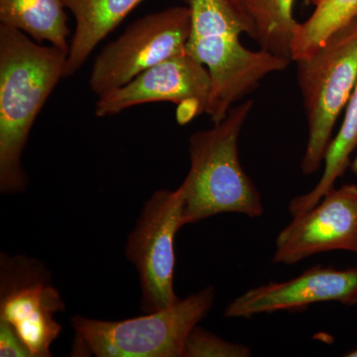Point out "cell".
Listing matches in <instances>:
<instances>
[{"mask_svg": "<svg viewBox=\"0 0 357 357\" xmlns=\"http://www.w3.org/2000/svg\"><path fill=\"white\" fill-rule=\"evenodd\" d=\"M190 30L189 6L171 7L136 20L96 59L89 77L91 91L105 95L145 70L185 53Z\"/></svg>", "mask_w": 357, "mask_h": 357, "instance_id": "obj_6", "label": "cell"}, {"mask_svg": "<svg viewBox=\"0 0 357 357\" xmlns=\"http://www.w3.org/2000/svg\"><path fill=\"white\" fill-rule=\"evenodd\" d=\"M191 9V30L185 52L210 73L211 89L206 114L213 123L271 73L285 70L291 61L241 44V33L255 29L237 0H185Z\"/></svg>", "mask_w": 357, "mask_h": 357, "instance_id": "obj_2", "label": "cell"}, {"mask_svg": "<svg viewBox=\"0 0 357 357\" xmlns=\"http://www.w3.org/2000/svg\"><path fill=\"white\" fill-rule=\"evenodd\" d=\"M326 302L356 306L357 266L337 269L331 265H317L291 280L250 289L230 303L225 317L249 319Z\"/></svg>", "mask_w": 357, "mask_h": 357, "instance_id": "obj_11", "label": "cell"}, {"mask_svg": "<svg viewBox=\"0 0 357 357\" xmlns=\"http://www.w3.org/2000/svg\"><path fill=\"white\" fill-rule=\"evenodd\" d=\"M352 172L356 173L357 175V155L356 159L354 160V162L351 164Z\"/></svg>", "mask_w": 357, "mask_h": 357, "instance_id": "obj_20", "label": "cell"}, {"mask_svg": "<svg viewBox=\"0 0 357 357\" xmlns=\"http://www.w3.org/2000/svg\"><path fill=\"white\" fill-rule=\"evenodd\" d=\"M142 0H63L76 20L65 77L73 76L91 52Z\"/></svg>", "mask_w": 357, "mask_h": 357, "instance_id": "obj_12", "label": "cell"}, {"mask_svg": "<svg viewBox=\"0 0 357 357\" xmlns=\"http://www.w3.org/2000/svg\"><path fill=\"white\" fill-rule=\"evenodd\" d=\"M65 8L63 0H0V21L69 54Z\"/></svg>", "mask_w": 357, "mask_h": 357, "instance_id": "obj_13", "label": "cell"}, {"mask_svg": "<svg viewBox=\"0 0 357 357\" xmlns=\"http://www.w3.org/2000/svg\"><path fill=\"white\" fill-rule=\"evenodd\" d=\"M296 63L309 129L301 170L307 176L323 165L338 116L357 83V20Z\"/></svg>", "mask_w": 357, "mask_h": 357, "instance_id": "obj_5", "label": "cell"}, {"mask_svg": "<svg viewBox=\"0 0 357 357\" xmlns=\"http://www.w3.org/2000/svg\"><path fill=\"white\" fill-rule=\"evenodd\" d=\"M0 356L33 357L13 326L3 319H0Z\"/></svg>", "mask_w": 357, "mask_h": 357, "instance_id": "obj_18", "label": "cell"}, {"mask_svg": "<svg viewBox=\"0 0 357 357\" xmlns=\"http://www.w3.org/2000/svg\"><path fill=\"white\" fill-rule=\"evenodd\" d=\"M331 251L357 255V185L326 192L316 206L293 217L275 241L273 262L297 264Z\"/></svg>", "mask_w": 357, "mask_h": 357, "instance_id": "obj_10", "label": "cell"}, {"mask_svg": "<svg viewBox=\"0 0 357 357\" xmlns=\"http://www.w3.org/2000/svg\"><path fill=\"white\" fill-rule=\"evenodd\" d=\"M344 356L347 357H357V347L356 349H352V351L347 352L344 354Z\"/></svg>", "mask_w": 357, "mask_h": 357, "instance_id": "obj_19", "label": "cell"}, {"mask_svg": "<svg viewBox=\"0 0 357 357\" xmlns=\"http://www.w3.org/2000/svg\"><path fill=\"white\" fill-rule=\"evenodd\" d=\"M65 303L46 267L25 256L0 257V319L13 326L33 357L51 356L62 326L55 314Z\"/></svg>", "mask_w": 357, "mask_h": 357, "instance_id": "obj_8", "label": "cell"}, {"mask_svg": "<svg viewBox=\"0 0 357 357\" xmlns=\"http://www.w3.org/2000/svg\"><path fill=\"white\" fill-rule=\"evenodd\" d=\"M255 29L253 39L262 50L291 60V42L297 21L294 0H237Z\"/></svg>", "mask_w": 357, "mask_h": 357, "instance_id": "obj_16", "label": "cell"}, {"mask_svg": "<svg viewBox=\"0 0 357 357\" xmlns=\"http://www.w3.org/2000/svg\"><path fill=\"white\" fill-rule=\"evenodd\" d=\"M68 54L43 46L15 28L0 25V191L22 192L23 150L39 112L61 77Z\"/></svg>", "mask_w": 357, "mask_h": 357, "instance_id": "obj_1", "label": "cell"}, {"mask_svg": "<svg viewBox=\"0 0 357 357\" xmlns=\"http://www.w3.org/2000/svg\"><path fill=\"white\" fill-rule=\"evenodd\" d=\"M215 292L204 288L170 306L123 321L75 316L73 356L184 357L192 331L213 309Z\"/></svg>", "mask_w": 357, "mask_h": 357, "instance_id": "obj_4", "label": "cell"}, {"mask_svg": "<svg viewBox=\"0 0 357 357\" xmlns=\"http://www.w3.org/2000/svg\"><path fill=\"white\" fill-rule=\"evenodd\" d=\"M183 227L180 190H161L148 199L128 237L126 255L137 269L145 312L159 311L178 299L174 291V243Z\"/></svg>", "mask_w": 357, "mask_h": 357, "instance_id": "obj_7", "label": "cell"}, {"mask_svg": "<svg viewBox=\"0 0 357 357\" xmlns=\"http://www.w3.org/2000/svg\"><path fill=\"white\" fill-rule=\"evenodd\" d=\"M356 147L357 83L345 107L342 126L326 151L323 175L311 191L296 197L290 202L289 211L292 217L309 211L321 201L326 192L335 188V182L344 176L347 167L351 165V156Z\"/></svg>", "mask_w": 357, "mask_h": 357, "instance_id": "obj_14", "label": "cell"}, {"mask_svg": "<svg viewBox=\"0 0 357 357\" xmlns=\"http://www.w3.org/2000/svg\"><path fill=\"white\" fill-rule=\"evenodd\" d=\"M246 345L234 344L198 326L192 331L185 342L184 357H249Z\"/></svg>", "mask_w": 357, "mask_h": 357, "instance_id": "obj_17", "label": "cell"}, {"mask_svg": "<svg viewBox=\"0 0 357 357\" xmlns=\"http://www.w3.org/2000/svg\"><path fill=\"white\" fill-rule=\"evenodd\" d=\"M252 107L251 100L234 105L222 121L190 137L191 166L178 188L184 225L225 213L262 217L261 196L238 156L239 135Z\"/></svg>", "mask_w": 357, "mask_h": 357, "instance_id": "obj_3", "label": "cell"}, {"mask_svg": "<svg viewBox=\"0 0 357 357\" xmlns=\"http://www.w3.org/2000/svg\"><path fill=\"white\" fill-rule=\"evenodd\" d=\"M211 89L208 69L185 52L145 70L121 88L98 96L96 115L110 116L135 105L169 102L181 105L178 121L187 123L196 115L206 114Z\"/></svg>", "mask_w": 357, "mask_h": 357, "instance_id": "obj_9", "label": "cell"}, {"mask_svg": "<svg viewBox=\"0 0 357 357\" xmlns=\"http://www.w3.org/2000/svg\"><path fill=\"white\" fill-rule=\"evenodd\" d=\"M357 20V0H317L314 13L294 28L291 60L311 57L333 35Z\"/></svg>", "mask_w": 357, "mask_h": 357, "instance_id": "obj_15", "label": "cell"}]
</instances>
